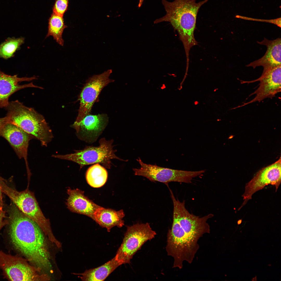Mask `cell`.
<instances>
[{
    "label": "cell",
    "instance_id": "cell-1",
    "mask_svg": "<svg viewBox=\"0 0 281 281\" xmlns=\"http://www.w3.org/2000/svg\"><path fill=\"white\" fill-rule=\"evenodd\" d=\"M8 212L9 233L13 246L35 266L50 269L49 254L41 228L12 202Z\"/></svg>",
    "mask_w": 281,
    "mask_h": 281
},
{
    "label": "cell",
    "instance_id": "cell-2",
    "mask_svg": "<svg viewBox=\"0 0 281 281\" xmlns=\"http://www.w3.org/2000/svg\"><path fill=\"white\" fill-rule=\"evenodd\" d=\"M209 0L196 3V0H174L172 2L162 0L166 14L154 21V23L169 22L177 31L183 44L187 60H189L190 48L197 44L194 34L197 13L201 7Z\"/></svg>",
    "mask_w": 281,
    "mask_h": 281
},
{
    "label": "cell",
    "instance_id": "cell-3",
    "mask_svg": "<svg viewBox=\"0 0 281 281\" xmlns=\"http://www.w3.org/2000/svg\"><path fill=\"white\" fill-rule=\"evenodd\" d=\"M7 123L15 125L36 138L47 146L53 137L51 129L43 116L33 108L18 100L9 102L5 108Z\"/></svg>",
    "mask_w": 281,
    "mask_h": 281
},
{
    "label": "cell",
    "instance_id": "cell-4",
    "mask_svg": "<svg viewBox=\"0 0 281 281\" xmlns=\"http://www.w3.org/2000/svg\"><path fill=\"white\" fill-rule=\"evenodd\" d=\"M28 183L27 188L22 191H18L11 187L9 188L6 195L23 213L35 222L49 240L59 248L61 244L53 234L49 220L43 213L34 192L29 189Z\"/></svg>",
    "mask_w": 281,
    "mask_h": 281
},
{
    "label": "cell",
    "instance_id": "cell-5",
    "mask_svg": "<svg viewBox=\"0 0 281 281\" xmlns=\"http://www.w3.org/2000/svg\"><path fill=\"white\" fill-rule=\"evenodd\" d=\"M113 140H106L101 138L99 145L97 147L86 146L83 149L75 150L74 153L65 155H53L55 158L72 161L79 164L81 168L85 166L97 163L101 164L104 167L110 169L111 160L116 159L127 161L118 157L115 154L112 145Z\"/></svg>",
    "mask_w": 281,
    "mask_h": 281
},
{
    "label": "cell",
    "instance_id": "cell-6",
    "mask_svg": "<svg viewBox=\"0 0 281 281\" xmlns=\"http://www.w3.org/2000/svg\"><path fill=\"white\" fill-rule=\"evenodd\" d=\"M156 234L148 223H138L127 226L123 242L115 256L120 265L129 263L143 245Z\"/></svg>",
    "mask_w": 281,
    "mask_h": 281
},
{
    "label": "cell",
    "instance_id": "cell-7",
    "mask_svg": "<svg viewBox=\"0 0 281 281\" xmlns=\"http://www.w3.org/2000/svg\"><path fill=\"white\" fill-rule=\"evenodd\" d=\"M0 267L11 281H48L50 277L41 274V270L29 264L27 260L0 251Z\"/></svg>",
    "mask_w": 281,
    "mask_h": 281
},
{
    "label": "cell",
    "instance_id": "cell-8",
    "mask_svg": "<svg viewBox=\"0 0 281 281\" xmlns=\"http://www.w3.org/2000/svg\"><path fill=\"white\" fill-rule=\"evenodd\" d=\"M137 160L140 167L133 169L135 175L145 177L152 182L157 181L166 184L172 182L191 183L193 178L205 172L204 170L191 171L173 169L145 163L139 158Z\"/></svg>",
    "mask_w": 281,
    "mask_h": 281
},
{
    "label": "cell",
    "instance_id": "cell-9",
    "mask_svg": "<svg viewBox=\"0 0 281 281\" xmlns=\"http://www.w3.org/2000/svg\"><path fill=\"white\" fill-rule=\"evenodd\" d=\"M112 72L111 69H109L101 74L94 75L87 80L78 98L80 107L74 124L79 123L88 114L103 89L114 81L109 78Z\"/></svg>",
    "mask_w": 281,
    "mask_h": 281
},
{
    "label": "cell",
    "instance_id": "cell-10",
    "mask_svg": "<svg viewBox=\"0 0 281 281\" xmlns=\"http://www.w3.org/2000/svg\"><path fill=\"white\" fill-rule=\"evenodd\" d=\"M280 157L274 163L264 167L259 170L253 178L246 184L245 192L242 195L244 200L241 209L252 198L255 192L268 184L274 185L276 191L281 182Z\"/></svg>",
    "mask_w": 281,
    "mask_h": 281
},
{
    "label": "cell",
    "instance_id": "cell-11",
    "mask_svg": "<svg viewBox=\"0 0 281 281\" xmlns=\"http://www.w3.org/2000/svg\"><path fill=\"white\" fill-rule=\"evenodd\" d=\"M281 67L280 65L264 69L261 76L258 79L252 81H241V83H250L258 81H259L260 83L258 88L250 96L256 94L254 98L235 108L242 107L256 101H260L266 98H272L280 92Z\"/></svg>",
    "mask_w": 281,
    "mask_h": 281
},
{
    "label": "cell",
    "instance_id": "cell-12",
    "mask_svg": "<svg viewBox=\"0 0 281 281\" xmlns=\"http://www.w3.org/2000/svg\"><path fill=\"white\" fill-rule=\"evenodd\" d=\"M169 189L173 205V214L176 216L181 226L201 237L205 233H209L210 226L207 221L213 215L210 214L199 217L190 214L186 208L184 201L181 202L176 199Z\"/></svg>",
    "mask_w": 281,
    "mask_h": 281
},
{
    "label": "cell",
    "instance_id": "cell-13",
    "mask_svg": "<svg viewBox=\"0 0 281 281\" xmlns=\"http://www.w3.org/2000/svg\"><path fill=\"white\" fill-rule=\"evenodd\" d=\"M0 136L8 141L19 158L24 159L28 175L31 174L27 160L28 150L29 141L34 137L17 126L7 122L2 126Z\"/></svg>",
    "mask_w": 281,
    "mask_h": 281
},
{
    "label": "cell",
    "instance_id": "cell-14",
    "mask_svg": "<svg viewBox=\"0 0 281 281\" xmlns=\"http://www.w3.org/2000/svg\"><path fill=\"white\" fill-rule=\"evenodd\" d=\"M108 120L106 114H88L78 123L73 124L72 127L80 139L87 142H93L105 129Z\"/></svg>",
    "mask_w": 281,
    "mask_h": 281
},
{
    "label": "cell",
    "instance_id": "cell-15",
    "mask_svg": "<svg viewBox=\"0 0 281 281\" xmlns=\"http://www.w3.org/2000/svg\"><path fill=\"white\" fill-rule=\"evenodd\" d=\"M35 76L19 78L17 75H9L0 69V108H5L8 104L10 97L17 91L26 88L34 87L43 89L42 87L34 85L33 82L20 85L19 82L30 81L37 79Z\"/></svg>",
    "mask_w": 281,
    "mask_h": 281
},
{
    "label": "cell",
    "instance_id": "cell-16",
    "mask_svg": "<svg viewBox=\"0 0 281 281\" xmlns=\"http://www.w3.org/2000/svg\"><path fill=\"white\" fill-rule=\"evenodd\" d=\"M67 190L68 197L65 203L67 208L73 212L85 215L93 219L94 212L100 206L85 196L84 191L69 187Z\"/></svg>",
    "mask_w": 281,
    "mask_h": 281
},
{
    "label": "cell",
    "instance_id": "cell-17",
    "mask_svg": "<svg viewBox=\"0 0 281 281\" xmlns=\"http://www.w3.org/2000/svg\"><path fill=\"white\" fill-rule=\"evenodd\" d=\"M257 42L260 44L266 46L267 47L266 51L262 58L250 63L246 66L252 67L254 68L261 66L264 69H265L281 65L280 38L270 40L264 38L262 41Z\"/></svg>",
    "mask_w": 281,
    "mask_h": 281
},
{
    "label": "cell",
    "instance_id": "cell-18",
    "mask_svg": "<svg viewBox=\"0 0 281 281\" xmlns=\"http://www.w3.org/2000/svg\"><path fill=\"white\" fill-rule=\"evenodd\" d=\"M124 216L122 209L116 211L100 206L94 212L93 220L102 227L106 228L108 232H110L114 226L120 228L124 225V221L123 219Z\"/></svg>",
    "mask_w": 281,
    "mask_h": 281
},
{
    "label": "cell",
    "instance_id": "cell-19",
    "mask_svg": "<svg viewBox=\"0 0 281 281\" xmlns=\"http://www.w3.org/2000/svg\"><path fill=\"white\" fill-rule=\"evenodd\" d=\"M120 264L115 257L104 264L96 268L76 274L83 281H104Z\"/></svg>",
    "mask_w": 281,
    "mask_h": 281
},
{
    "label": "cell",
    "instance_id": "cell-20",
    "mask_svg": "<svg viewBox=\"0 0 281 281\" xmlns=\"http://www.w3.org/2000/svg\"><path fill=\"white\" fill-rule=\"evenodd\" d=\"M107 177L106 170L99 163L95 164L89 168L86 174L88 183L94 188H99L103 186L106 181Z\"/></svg>",
    "mask_w": 281,
    "mask_h": 281
},
{
    "label": "cell",
    "instance_id": "cell-21",
    "mask_svg": "<svg viewBox=\"0 0 281 281\" xmlns=\"http://www.w3.org/2000/svg\"><path fill=\"white\" fill-rule=\"evenodd\" d=\"M67 27L65 24L63 17L53 12L49 20L48 32L46 38L51 36L58 44L63 46L64 41L62 34L64 29Z\"/></svg>",
    "mask_w": 281,
    "mask_h": 281
},
{
    "label": "cell",
    "instance_id": "cell-22",
    "mask_svg": "<svg viewBox=\"0 0 281 281\" xmlns=\"http://www.w3.org/2000/svg\"><path fill=\"white\" fill-rule=\"evenodd\" d=\"M24 40L23 37L8 38L0 44V58L7 59L13 56Z\"/></svg>",
    "mask_w": 281,
    "mask_h": 281
},
{
    "label": "cell",
    "instance_id": "cell-23",
    "mask_svg": "<svg viewBox=\"0 0 281 281\" xmlns=\"http://www.w3.org/2000/svg\"><path fill=\"white\" fill-rule=\"evenodd\" d=\"M69 0H56L53 8V13L61 17L67 10Z\"/></svg>",
    "mask_w": 281,
    "mask_h": 281
},
{
    "label": "cell",
    "instance_id": "cell-24",
    "mask_svg": "<svg viewBox=\"0 0 281 281\" xmlns=\"http://www.w3.org/2000/svg\"><path fill=\"white\" fill-rule=\"evenodd\" d=\"M5 213V211L3 209H0V229L5 223L4 219L6 216Z\"/></svg>",
    "mask_w": 281,
    "mask_h": 281
},
{
    "label": "cell",
    "instance_id": "cell-25",
    "mask_svg": "<svg viewBox=\"0 0 281 281\" xmlns=\"http://www.w3.org/2000/svg\"><path fill=\"white\" fill-rule=\"evenodd\" d=\"M3 192L0 187V209H3V200L2 193Z\"/></svg>",
    "mask_w": 281,
    "mask_h": 281
},
{
    "label": "cell",
    "instance_id": "cell-26",
    "mask_svg": "<svg viewBox=\"0 0 281 281\" xmlns=\"http://www.w3.org/2000/svg\"><path fill=\"white\" fill-rule=\"evenodd\" d=\"M7 122L6 117L0 118V132L1 129L4 124Z\"/></svg>",
    "mask_w": 281,
    "mask_h": 281
},
{
    "label": "cell",
    "instance_id": "cell-27",
    "mask_svg": "<svg viewBox=\"0 0 281 281\" xmlns=\"http://www.w3.org/2000/svg\"><path fill=\"white\" fill-rule=\"evenodd\" d=\"M144 0H139V3L138 5V7H140L141 6Z\"/></svg>",
    "mask_w": 281,
    "mask_h": 281
}]
</instances>
